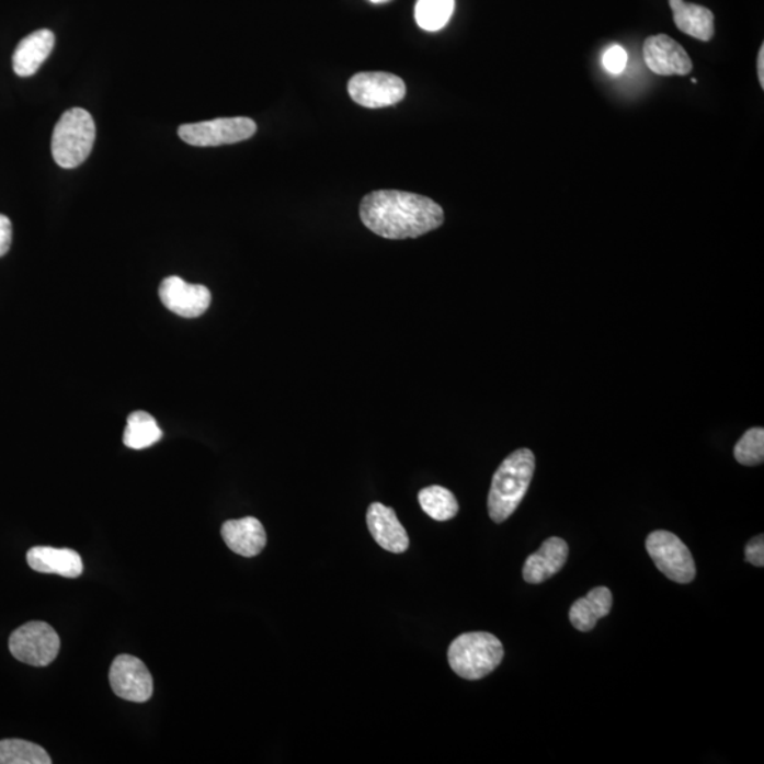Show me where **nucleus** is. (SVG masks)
<instances>
[{
  "mask_svg": "<svg viewBox=\"0 0 764 764\" xmlns=\"http://www.w3.org/2000/svg\"><path fill=\"white\" fill-rule=\"evenodd\" d=\"M360 217L369 231L388 240L418 238L445 221L440 204L432 198L398 190H377L360 204Z\"/></svg>",
  "mask_w": 764,
  "mask_h": 764,
  "instance_id": "f257e3e1",
  "label": "nucleus"
},
{
  "mask_svg": "<svg viewBox=\"0 0 764 764\" xmlns=\"http://www.w3.org/2000/svg\"><path fill=\"white\" fill-rule=\"evenodd\" d=\"M535 471V456L529 449L513 452L495 470L488 500L490 518L503 523L518 509L527 494Z\"/></svg>",
  "mask_w": 764,
  "mask_h": 764,
  "instance_id": "f03ea898",
  "label": "nucleus"
},
{
  "mask_svg": "<svg viewBox=\"0 0 764 764\" xmlns=\"http://www.w3.org/2000/svg\"><path fill=\"white\" fill-rule=\"evenodd\" d=\"M504 657V647L491 632H465L447 651L451 669L461 679L476 681L493 673Z\"/></svg>",
  "mask_w": 764,
  "mask_h": 764,
  "instance_id": "7ed1b4c3",
  "label": "nucleus"
},
{
  "mask_svg": "<svg viewBox=\"0 0 764 764\" xmlns=\"http://www.w3.org/2000/svg\"><path fill=\"white\" fill-rule=\"evenodd\" d=\"M95 142V124L89 111L71 109L61 115L53 133L52 153L58 167L75 169L89 158Z\"/></svg>",
  "mask_w": 764,
  "mask_h": 764,
  "instance_id": "20e7f679",
  "label": "nucleus"
},
{
  "mask_svg": "<svg viewBox=\"0 0 764 764\" xmlns=\"http://www.w3.org/2000/svg\"><path fill=\"white\" fill-rule=\"evenodd\" d=\"M60 637L48 623L28 622L14 630L9 650L14 659L33 666L50 665L60 651Z\"/></svg>",
  "mask_w": 764,
  "mask_h": 764,
  "instance_id": "39448f33",
  "label": "nucleus"
},
{
  "mask_svg": "<svg viewBox=\"0 0 764 764\" xmlns=\"http://www.w3.org/2000/svg\"><path fill=\"white\" fill-rule=\"evenodd\" d=\"M647 552L655 563V567L671 581L676 583L693 582L697 575L693 555L675 534L654 532L646 539Z\"/></svg>",
  "mask_w": 764,
  "mask_h": 764,
  "instance_id": "423d86ee",
  "label": "nucleus"
},
{
  "mask_svg": "<svg viewBox=\"0 0 764 764\" xmlns=\"http://www.w3.org/2000/svg\"><path fill=\"white\" fill-rule=\"evenodd\" d=\"M255 133L256 124L246 116L186 124L179 128L180 138L189 145L198 146V148L242 142V140L252 138Z\"/></svg>",
  "mask_w": 764,
  "mask_h": 764,
  "instance_id": "0eeeda50",
  "label": "nucleus"
},
{
  "mask_svg": "<svg viewBox=\"0 0 764 764\" xmlns=\"http://www.w3.org/2000/svg\"><path fill=\"white\" fill-rule=\"evenodd\" d=\"M349 94L366 109H386L406 99L407 87L402 78L389 72H358L347 85Z\"/></svg>",
  "mask_w": 764,
  "mask_h": 764,
  "instance_id": "6e6552de",
  "label": "nucleus"
},
{
  "mask_svg": "<svg viewBox=\"0 0 764 764\" xmlns=\"http://www.w3.org/2000/svg\"><path fill=\"white\" fill-rule=\"evenodd\" d=\"M110 683L119 698L130 703H146L152 698V674L142 660L134 655L116 657L110 670Z\"/></svg>",
  "mask_w": 764,
  "mask_h": 764,
  "instance_id": "1a4fd4ad",
  "label": "nucleus"
},
{
  "mask_svg": "<svg viewBox=\"0 0 764 764\" xmlns=\"http://www.w3.org/2000/svg\"><path fill=\"white\" fill-rule=\"evenodd\" d=\"M642 57L647 67L657 76H688L694 68L685 48L665 34L646 38Z\"/></svg>",
  "mask_w": 764,
  "mask_h": 764,
  "instance_id": "9d476101",
  "label": "nucleus"
},
{
  "mask_svg": "<svg viewBox=\"0 0 764 764\" xmlns=\"http://www.w3.org/2000/svg\"><path fill=\"white\" fill-rule=\"evenodd\" d=\"M159 296L170 311L194 319L210 308L212 292L204 285L187 284L179 276H169L160 284Z\"/></svg>",
  "mask_w": 764,
  "mask_h": 764,
  "instance_id": "9b49d317",
  "label": "nucleus"
},
{
  "mask_svg": "<svg viewBox=\"0 0 764 764\" xmlns=\"http://www.w3.org/2000/svg\"><path fill=\"white\" fill-rule=\"evenodd\" d=\"M367 525L376 543L386 551L406 552L410 538L406 528L399 523L396 511L381 503H373L367 511Z\"/></svg>",
  "mask_w": 764,
  "mask_h": 764,
  "instance_id": "f8f14e48",
  "label": "nucleus"
},
{
  "mask_svg": "<svg viewBox=\"0 0 764 764\" xmlns=\"http://www.w3.org/2000/svg\"><path fill=\"white\" fill-rule=\"evenodd\" d=\"M569 548L562 538L552 537L544 541L537 552L529 555L524 563V581L538 585L557 575L566 567Z\"/></svg>",
  "mask_w": 764,
  "mask_h": 764,
  "instance_id": "ddd939ff",
  "label": "nucleus"
},
{
  "mask_svg": "<svg viewBox=\"0 0 764 764\" xmlns=\"http://www.w3.org/2000/svg\"><path fill=\"white\" fill-rule=\"evenodd\" d=\"M221 535L227 547L241 557H256L266 545L264 525L255 517L226 521Z\"/></svg>",
  "mask_w": 764,
  "mask_h": 764,
  "instance_id": "4468645a",
  "label": "nucleus"
},
{
  "mask_svg": "<svg viewBox=\"0 0 764 764\" xmlns=\"http://www.w3.org/2000/svg\"><path fill=\"white\" fill-rule=\"evenodd\" d=\"M26 559L28 567L38 573L78 578L84 571L80 554L68 548L33 547Z\"/></svg>",
  "mask_w": 764,
  "mask_h": 764,
  "instance_id": "2eb2a0df",
  "label": "nucleus"
},
{
  "mask_svg": "<svg viewBox=\"0 0 764 764\" xmlns=\"http://www.w3.org/2000/svg\"><path fill=\"white\" fill-rule=\"evenodd\" d=\"M55 33L42 31L24 37L13 53V70L19 77H31L42 67L55 47Z\"/></svg>",
  "mask_w": 764,
  "mask_h": 764,
  "instance_id": "dca6fc26",
  "label": "nucleus"
},
{
  "mask_svg": "<svg viewBox=\"0 0 764 764\" xmlns=\"http://www.w3.org/2000/svg\"><path fill=\"white\" fill-rule=\"evenodd\" d=\"M613 596L609 589L597 586L585 597L578 598L569 612V619L577 630L588 632L595 629L597 622L612 612Z\"/></svg>",
  "mask_w": 764,
  "mask_h": 764,
  "instance_id": "f3484780",
  "label": "nucleus"
},
{
  "mask_svg": "<svg viewBox=\"0 0 764 764\" xmlns=\"http://www.w3.org/2000/svg\"><path fill=\"white\" fill-rule=\"evenodd\" d=\"M675 26L700 42H709L715 34V16L709 9L684 0H670Z\"/></svg>",
  "mask_w": 764,
  "mask_h": 764,
  "instance_id": "a211bd4d",
  "label": "nucleus"
},
{
  "mask_svg": "<svg viewBox=\"0 0 764 764\" xmlns=\"http://www.w3.org/2000/svg\"><path fill=\"white\" fill-rule=\"evenodd\" d=\"M162 436L163 432L158 422L148 412L138 411L128 417V425L124 432V444L130 449H146V447L158 444Z\"/></svg>",
  "mask_w": 764,
  "mask_h": 764,
  "instance_id": "6ab92c4d",
  "label": "nucleus"
},
{
  "mask_svg": "<svg viewBox=\"0 0 764 764\" xmlns=\"http://www.w3.org/2000/svg\"><path fill=\"white\" fill-rule=\"evenodd\" d=\"M423 511L435 521H449L459 513V503L451 490L442 486H431L418 494Z\"/></svg>",
  "mask_w": 764,
  "mask_h": 764,
  "instance_id": "aec40b11",
  "label": "nucleus"
},
{
  "mask_svg": "<svg viewBox=\"0 0 764 764\" xmlns=\"http://www.w3.org/2000/svg\"><path fill=\"white\" fill-rule=\"evenodd\" d=\"M52 757L36 743L23 739L0 741V764H50Z\"/></svg>",
  "mask_w": 764,
  "mask_h": 764,
  "instance_id": "412c9836",
  "label": "nucleus"
},
{
  "mask_svg": "<svg viewBox=\"0 0 764 764\" xmlns=\"http://www.w3.org/2000/svg\"><path fill=\"white\" fill-rule=\"evenodd\" d=\"M455 11V0H418L417 23L423 31L437 32L451 21Z\"/></svg>",
  "mask_w": 764,
  "mask_h": 764,
  "instance_id": "4be33fe9",
  "label": "nucleus"
},
{
  "mask_svg": "<svg viewBox=\"0 0 764 764\" xmlns=\"http://www.w3.org/2000/svg\"><path fill=\"white\" fill-rule=\"evenodd\" d=\"M734 459L743 466L762 465L764 460L763 427H752L741 437L733 449Z\"/></svg>",
  "mask_w": 764,
  "mask_h": 764,
  "instance_id": "5701e85b",
  "label": "nucleus"
},
{
  "mask_svg": "<svg viewBox=\"0 0 764 764\" xmlns=\"http://www.w3.org/2000/svg\"><path fill=\"white\" fill-rule=\"evenodd\" d=\"M627 62L626 52L623 50L620 46H613L603 56V66L606 70L612 72V75H619L625 70Z\"/></svg>",
  "mask_w": 764,
  "mask_h": 764,
  "instance_id": "b1692460",
  "label": "nucleus"
},
{
  "mask_svg": "<svg viewBox=\"0 0 764 764\" xmlns=\"http://www.w3.org/2000/svg\"><path fill=\"white\" fill-rule=\"evenodd\" d=\"M744 559L752 566L762 568L764 566V541L763 535L754 537L746 544L744 548Z\"/></svg>",
  "mask_w": 764,
  "mask_h": 764,
  "instance_id": "393cba45",
  "label": "nucleus"
},
{
  "mask_svg": "<svg viewBox=\"0 0 764 764\" xmlns=\"http://www.w3.org/2000/svg\"><path fill=\"white\" fill-rule=\"evenodd\" d=\"M12 244V223L0 214V256L7 255Z\"/></svg>",
  "mask_w": 764,
  "mask_h": 764,
  "instance_id": "a878e982",
  "label": "nucleus"
},
{
  "mask_svg": "<svg viewBox=\"0 0 764 764\" xmlns=\"http://www.w3.org/2000/svg\"><path fill=\"white\" fill-rule=\"evenodd\" d=\"M757 77L761 81L762 90H764V46L762 45L761 52L757 56Z\"/></svg>",
  "mask_w": 764,
  "mask_h": 764,
  "instance_id": "bb28decb",
  "label": "nucleus"
},
{
  "mask_svg": "<svg viewBox=\"0 0 764 764\" xmlns=\"http://www.w3.org/2000/svg\"><path fill=\"white\" fill-rule=\"evenodd\" d=\"M373 3H386L388 0H372Z\"/></svg>",
  "mask_w": 764,
  "mask_h": 764,
  "instance_id": "cd10ccee",
  "label": "nucleus"
}]
</instances>
